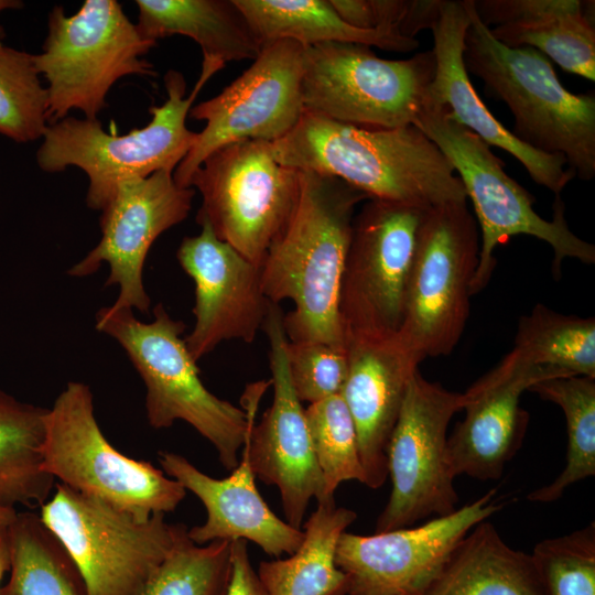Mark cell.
I'll use <instances>...</instances> for the list:
<instances>
[{
    "mask_svg": "<svg viewBox=\"0 0 595 595\" xmlns=\"http://www.w3.org/2000/svg\"><path fill=\"white\" fill-rule=\"evenodd\" d=\"M300 173L298 206L260 267L261 288L272 303H293L283 315L289 342H318L345 350L340 281L356 207L369 197L337 177Z\"/></svg>",
    "mask_w": 595,
    "mask_h": 595,
    "instance_id": "6da1fadb",
    "label": "cell"
},
{
    "mask_svg": "<svg viewBox=\"0 0 595 595\" xmlns=\"http://www.w3.org/2000/svg\"><path fill=\"white\" fill-rule=\"evenodd\" d=\"M271 149L280 164L337 177L369 198L424 207L467 202L452 164L413 125L366 129L304 110Z\"/></svg>",
    "mask_w": 595,
    "mask_h": 595,
    "instance_id": "7a4b0ae2",
    "label": "cell"
},
{
    "mask_svg": "<svg viewBox=\"0 0 595 595\" xmlns=\"http://www.w3.org/2000/svg\"><path fill=\"white\" fill-rule=\"evenodd\" d=\"M469 17L464 64L487 93L515 118L512 134L549 154H561L583 181L595 176V96L574 94L559 80L550 60L532 47H508L479 19L474 0H463Z\"/></svg>",
    "mask_w": 595,
    "mask_h": 595,
    "instance_id": "3957f363",
    "label": "cell"
},
{
    "mask_svg": "<svg viewBox=\"0 0 595 595\" xmlns=\"http://www.w3.org/2000/svg\"><path fill=\"white\" fill-rule=\"evenodd\" d=\"M225 65L203 57L198 80L187 97L183 74L170 69L164 75L167 99L150 108L152 118L147 126L127 134H109L98 120L68 116L48 125L36 152L37 165L47 173L68 166L82 169L89 178L86 203L94 210H102L127 177H147L158 171L173 173L197 140V133L186 127L192 105Z\"/></svg>",
    "mask_w": 595,
    "mask_h": 595,
    "instance_id": "277c9868",
    "label": "cell"
},
{
    "mask_svg": "<svg viewBox=\"0 0 595 595\" xmlns=\"http://www.w3.org/2000/svg\"><path fill=\"white\" fill-rule=\"evenodd\" d=\"M153 314L151 322H142L132 310L104 306L95 326L122 347L140 375L149 424L166 429L177 420L188 423L213 444L224 468L231 472L240 458L247 414L205 387L182 338L185 324L172 318L162 304Z\"/></svg>",
    "mask_w": 595,
    "mask_h": 595,
    "instance_id": "5b68a950",
    "label": "cell"
},
{
    "mask_svg": "<svg viewBox=\"0 0 595 595\" xmlns=\"http://www.w3.org/2000/svg\"><path fill=\"white\" fill-rule=\"evenodd\" d=\"M413 126L437 145L457 171L467 199L473 203L482 245L470 283L472 296L487 286L496 267V248L513 236H532L549 244L554 253V275L565 258L595 262V246L570 230L560 196H555L552 219L542 218L533 209L534 196L506 173L504 161L477 134L459 125L445 106L425 102Z\"/></svg>",
    "mask_w": 595,
    "mask_h": 595,
    "instance_id": "8992f818",
    "label": "cell"
},
{
    "mask_svg": "<svg viewBox=\"0 0 595 595\" xmlns=\"http://www.w3.org/2000/svg\"><path fill=\"white\" fill-rule=\"evenodd\" d=\"M43 52L33 55L47 80V123L71 109L97 120L111 86L128 75L155 76L142 58L156 42L145 40L116 0H86L73 15L56 6L48 14Z\"/></svg>",
    "mask_w": 595,
    "mask_h": 595,
    "instance_id": "52a82bcc",
    "label": "cell"
},
{
    "mask_svg": "<svg viewBox=\"0 0 595 595\" xmlns=\"http://www.w3.org/2000/svg\"><path fill=\"white\" fill-rule=\"evenodd\" d=\"M43 470L69 488L147 520L172 512L186 489L147 461L116 450L98 425L94 396L71 381L45 414Z\"/></svg>",
    "mask_w": 595,
    "mask_h": 595,
    "instance_id": "ba28073f",
    "label": "cell"
},
{
    "mask_svg": "<svg viewBox=\"0 0 595 595\" xmlns=\"http://www.w3.org/2000/svg\"><path fill=\"white\" fill-rule=\"evenodd\" d=\"M39 516L75 563L86 595H139L183 526L162 513L139 520L61 483Z\"/></svg>",
    "mask_w": 595,
    "mask_h": 595,
    "instance_id": "9c48e42d",
    "label": "cell"
},
{
    "mask_svg": "<svg viewBox=\"0 0 595 595\" xmlns=\"http://www.w3.org/2000/svg\"><path fill=\"white\" fill-rule=\"evenodd\" d=\"M435 73L432 50L385 60L370 46L322 43L305 47L304 110L366 129L414 123Z\"/></svg>",
    "mask_w": 595,
    "mask_h": 595,
    "instance_id": "30bf717a",
    "label": "cell"
},
{
    "mask_svg": "<svg viewBox=\"0 0 595 595\" xmlns=\"http://www.w3.org/2000/svg\"><path fill=\"white\" fill-rule=\"evenodd\" d=\"M188 186L203 199L197 223L260 268L295 212L301 173L280 164L270 142L244 140L212 152Z\"/></svg>",
    "mask_w": 595,
    "mask_h": 595,
    "instance_id": "8fae6325",
    "label": "cell"
},
{
    "mask_svg": "<svg viewBox=\"0 0 595 595\" xmlns=\"http://www.w3.org/2000/svg\"><path fill=\"white\" fill-rule=\"evenodd\" d=\"M478 224L467 202L430 207L421 223L398 332L422 360L458 344L478 263Z\"/></svg>",
    "mask_w": 595,
    "mask_h": 595,
    "instance_id": "7c38bea8",
    "label": "cell"
},
{
    "mask_svg": "<svg viewBox=\"0 0 595 595\" xmlns=\"http://www.w3.org/2000/svg\"><path fill=\"white\" fill-rule=\"evenodd\" d=\"M283 315L280 304L271 302L262 327L271 379L248 385L241 405L251 468L256 477L279 489L285 521L301 529L312 499L317 505L332 502L325 499L305 409L291 383Z\"/></svg>",
    "mask_w": 595,
    "mask_h": 595,
    "instance_id": "4fadbf2b",
    "label": "cell"
},
{
    "mask_svg": "<svg viewBox=\"0 0 595 595\" xmlns=\"http://www.w3.org/2000/svg\"><path fill=\"white\" fill-rule=\"evenodd\" d=\"M429 208L368 198L355 214L338 298L345 340L399 332L418 232Z\"/></svg>",
    "mask_w": 595,
    "mask_h": 595,
    "instance_id": "5bb4252c",
    "label": "cell"
},
{
    "mask_svg": "<svg viewBox=\"0 0 595 595\" xmlns=\"http://www.w3.org/2000/svg\"><path fill=\"white\" fill-rule=\"evenodd\" d=\"M463 405V393L426 380L419 370L413 375L386 451L392 488L377 518L376 533L457 509L446 463L447 428Z\"/></svg>",
    "mask_w": 595,
    "mask_h": 595,
    "instance_id": "9a60e30c",
    "label": "cell"
},
{
    "mask_svg": "<svg viewBox=\"0 0 595 595\" xmlns=\"http://www.w3.org/2000/svg\"><path fill=\"white\" fill-rule=\"evenodd\" d=\"M304 58L305 47L295 41L272 43L220 94L192 107L188 117L206 125L174 170V182L190 187L196 169L226 144L244 140L272 143L286 136L304 112Z\"/></svg>",
    "mask_w": 595,
    "mask_h": 595,
    "instance_id": "2e32d148",
    "label": "cell"
},
{
    "mask_svg": "<svg viewBox=\"0 0 595 595\" xmlns=\"http://www.w3.org/2000/svg\"><path fill=\"white\" fill-rule=\"evenodd\" d=\"M507 501L493 488L453 512L416 527L371 536L345 531L335 563L348 580V595H420L458 542Z\"/></svg>",
    "mask_w": 595,
    "mask_h": 595,
    "instance_id": "e0dca14e",
    "label": "cell"
},
{
    "mask_svg": "<svg viewBox=\"0 0 595 595\" xmlns=\"http://www.w3.org/2000/svg\"><path fill=\"white\" fill-rule=\"evenodd\" d=\"M194 196V188L180 187L167 171L122 180L101 210L99 242L67 274L88 277L107 263L104 286L119 288L110 307L148 313L151 300L142 274L148 252L160 235L187 217Z\"/></svg>",
    "mask_w": 595,
    "mask_h": 595,
    "instance_id": "ac0fdd59",
    "label": "cell"
},
{
    "mask_svg": "<svg viewBox=\"0 0 595 595\" xmlns=\"http://www.w3.org/2000/svg\"><path fill=\"white\" fill-rule=\"evenodd\" d=\"M198 224L199 234L183 238L176 252L195 285V324L184 339L196 363L225 340L252 343L271 303L260 268L220 240L208 223Z\"/></svg>",
    "mask_w": 595,
    "mask_h": 595,
    "instance_id": "d6986e66",
    "label": "cell"
},
{
    "mask_svg": "<svg viewBox=\"0 0 595 595\" xmlns=\"http://www.w3.org/2000/svg\"><path fill=\"white\" fill-rule=\"evenodd\" d=\"M572 376L539 366L510 350L464 393V419L447 437L446 463L455 478L499 479L521 447L529 414L520 407L524 391L545 379Z\"/></svg>",
    "mask_w": 595,
    "mask_h": 595,
    "instance_id": "ffe728a7",
    "label": "cell"
},
{
    "mask_svg": "<svg viewBox=\"0 0 595 595\" xmlns=\"http://www.w3.org/2000/svg\"><path fill=\"white\" fill-rule=\"evenodd\" d=\"M345 344L348 372L340 396L355 423L364 485L377 489L388 477V442L422 358L398 333L348 337Z\"/></svg>",
    "mask_w": 595,
    "mask_h": 595,
    "instance_id": "44dd1931",
    "label": "cell"
},
{
    "mask_svg": "<svg viewBox=\"0 0 595 595\" xmlns=\"http://www.w3.org/2000/svg\"><path fill=\"white\" fill-rule=\"evenodd\" d=\"M469 17L463 1L443 0L441 14L432 26L435 73L425 102L443 105L463 127L515 156L537 184L555 196L575 176L561 154L538 151L502 126L474 89L464 64L465 35Z\"/></svg>",
    "mask_w": 595,
    "mask_h": 595,
    "instance_id": "7402d4cb",
    "label": "cell"
},
{
    "mask_svg": "<svg viewBox=\"0 0 595 595\" xmlns=\"http://www.w3.org/2000/svg\"><path fill=\"white\" fill-rule=\"evenodd\" d=\"M159 462L163 472L192 491L206 509L205 522L187 529L194 543L242 539L275 558L291 555L301 545L303 530L280 519L261 497L245 440L238 465L226 478L210 477L173 452L161 451Z\"/></svg>",
    "mask_w": 595,
    "mask_h": 595,
    "instance_id": "603a6c76",
    "label": "cell"
},
{
    "mask_svg": "<svg viewBox=\"0 0 595 595\" xmlns=\"http://www.w3.org/2000/svg\"><path fill=\"white\" fill-rule=\"evenodd\" d=\"M491 35L508 47H532L569 73L595 80L594 1L474 0Z\"/></svg>",
    "mask_w": 595,
    "mask_h": 595,
    "instance_id": "cb8c5ba5",
    "label": "cell"
},
{
    "mask_svg": "<svg viewBox=\"0 0 595 595\" xmlns=\"http://www.w3.org/2000/svg\"><path fill=\"white\" fill-rule=\"evenodd\" d=\"M420 595H548L531 554L515 550L488 520L456 545Z\"/></svg>",
    "mask_w": 595,
    "mask_h": 595,
    "instance_id": "d4e9b609",
    "label": "cell"
},
{
    "mask_svg": "<svg viewBox=\"0 0 595 595\" xmlns=\"http://www.w3.org/2000/svg\"><path fill=\"white\" fill-rule=\"evenodd\" d=\"M139 33L145 40L181 34L194 40L203 57L255 61L262 51L235 0H137Z\"/></svg>",
    "mask_w": 595,
    "mask_h": 595,
    "instance_id": "484cf974",
    "label": "cell"
},
{
    "mask_svg": "<svg viewBox=\"0 0 595 595\" xmlns=\"http://www.w3.org/2000/svg\"><path fill=\"white\" fill-rule=\"evenodd\" d=\"M262 48L281 40L304 47L322 43H355L407 53L419 47L398 30H361L346 23L329 0H235Z\"/></svg>",
    "mask_w": 595,
    "mask_h": 595,
    "instance_id": "4316f807",
    "label": "cell"
},
{
    "mask_svg": "<svg viewBox=\"0 0 595 595\" xmlns=\"http://www.w3.org/2000/svg\"><path fill=\"white\" fill-rule=\"evenodd\" d=\"M357 513L335 502L317 505L304 523L303 541L288 559L262 561L258 576L269 595H348L346 574L336 566L340 536Z\"/></svg>",
    "mask_w": 595,
    "mask_h": 595,
    "instance_id": "83f0119b",
    "label": "cell"
},
{
    "mask_svg": "<svg viewBox=\"0 0 595 595\" xmlns=\"http://www.w3.org/2000/svg\"><path fill=\"white\" fill-rule=\"evenodd\" d=\"M47 409L0 389V507L44 505L55 478L43 470L42 446Z\"/></svg>",
    "mask_w": 595,
    "mask_h": 595,
    "instance_id": "f1b7e54d",
    "label": "cell"
},
{
    "mask_svg": "<svg viewBox=\"0 0 595 595\" xmlns=\"http://www.w3.org/2000/svg\"><path fill=\"white\" fill-rule=\"evenodd\" d=\"M8 534L10 576L0 595H86L75 563L37 513L17 512Z\"/></svg>",
    "mask_w": 595,
    "mask_h": 595,
    "instance_id": "f546056e",
    "label": "cell"
},
{
    "mask_svg": "<svg viewBox=\"0 0 595 595\" xmlns=\"http://www.w3.org/2000/svg\"><path fill=\"white\" fill-rule=\"evenodd\" d=\"M529 391L558 404L566 421L567 451L563 470L549 485L528 495L533 502H552L572 485L595 475V378H551L536 383Z\"/></svg>",
    "mask_w": 595,
    "mask_h": 595,
    "instance_id": "4dcf8cb0",
    "label": "cell"
},
{
    "mask_svg": "<svg viewBox=\"0 0 595 595\" xmlns=\"http://www.w3.org/2000/svg\"><path fill=\"white\" fill-rule=\"evenodd\" d=\"M513 350L531 364L595 378V320L539 303L520 317Z\"/></svg>",
    "mask_w": 595,
    "mask_h": 595,
    "instance_id": "1f68e13d",
    "label": "cell"
},
{
    "mask_svg": "<svg viewBox=\"0 0 595 595\" xmlns=\"http://www.w3.org/2000/svg\"><path fill=\"white\" fill-rule=\"evenodd\" d=\"M231 576V541L194 543L182 526L174 547L139 595H225Z\"/></svg>",
    "mask_w": 595,
    "mask_h": 595,
    "instance_id": "d6a6232c",
    "label": "cell"
},
{
    "mask_svg": "<svg viewBox=\"0 0 595 595\" xmlns=\"http://www.w3.org/2000/svg\"><path fill=\"white\" fill-rule=\"evenodd\" d=\"M305 418L325 499L335 502V491L343 482L365 484L355 423L340 394L309 404Z\"/></svg>",
    "mask_w": 595,
    "mask_h": 595,
    "instance_id": "836d02e7",
    "label": "cell"
},
{
    "mask_svg": "<svg viewBox=\"0 0 595 595\" xmlns=\"http://www.w3.org/2000/svg\"><path fill=\"white\" fill-rule=\"evenodd\" d=\"M33 55L0 39V134L15 142L43 137L47 123V89L42 86Z\"/></svg>",
    "mask_w": 595,
    "mask_h": 595,
    "instance_id": "e575fe53",
    "label": "cell"
},
{
    "mask_svg": "<svg viewBox=\"0 0 595 595\" xmlns=\"http://www.w3.org/2000/svg\"><path fill=\"white\" fill-rule=\"evenodd\" d=\"M548 595H595V523L537 543L531 553Z\"/></svg>",
    "mask_w": 595,
    "mask_h": 595,
    "instance_id": "d590c367",
    "label": "cell"
},
{
    "mask_svg": "<svg viewBox=\"0 0 595 595\" xmlns=\"http://www.w3.org/2000/svg\"><path fill=\"white\" fill-rule=\"evenodd\" d=\"M286 358L293 390L309 404L342 393L348 372L346 350L318 342H289Z\"/></svg>",
    "mask_w": 595,
    "mask_h": 595,
    "instance_id": "8d00e7d4",
    "label": "cell"
},
{
    "mask_svg": "<svg viewBox=\"0 0 595 595\" xmlns=\"http://www.w3.org/2000/svg\"><path fill=\"white\" fill-rule=\"evenodd\" d=\"M225 595H269L253 570L247 541H231V576Z\"/></svg>",
    "mask_w": 595,
    "mask_h": 595,
    "instance_id": "74e56055",
    "label": "cell"
},
{
    "mask_svg": "<svg viewBox=\"0 0 595 595\" xmlns=\"http://www.w3.org/2000/svg\"><path fill=\"white\" fill-rule=\"evenodd\" d=\"M10 570V544L8 527L0 528V583L6 572Z\"/></svg>",
    "mask_w": 595,
    "mask_h": 595,
    "instance_id": "f35d334b",
    "label": "cell"
},
{
    "mask_svg": "<svg viewBox=\"0 0 595 595\" xmlns=\"http://www.w3.org/2000/svg\"><path fill=\"white\" fill-rule=\"evenodd\" d=\"M15 509H7L0 507V528H7L13 521L15 515Z\"/></svg>",
    "mask_w": 595,
    "mask_h": 595,
    "instance_id": "ab89813d",
    "label": "cell"
},
{
    "mask_svg": "<svg viewBox=\"0 0 595 595\" xmlns=\"http://www.w3.org/2000/svg\"><path fill=\"white\" fill-rule=\"evenodd\" d=\"M23 6L21 1L18 0H0V12L6 9H19ZM4 37V30L0 25V39Z\"/></svg>",
    "mask_w": 595,
    "mask_h": 595,
    "instance_id": "60d3db41",
    "label": "cell"
}]
</instances>
